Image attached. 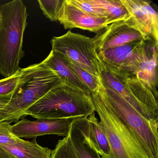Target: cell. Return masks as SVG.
<instances>
[{
  "label": "cell",
  "mask_w": 158,
  "mask_h": 158,
  "mask_svg": "<svg viewBox=\"0 0 158 158\" xmlns=\"http://www.w3.org/2000/svg\"><path fill=\"white\" fill-rule=\"evenodd\" d=\"M26 6L22 0H14L0 6V74L5 77L20 69L25 56L23 37L27 26Z\"/></svg>",
  "instance_id": "obj_1"
},
{
  "label": "cell",
  "mask_w": 158,
  "mask_h": 158,
  "mask_svg": "<svg viewBox=\"0 0 158 158\" xmlns=\"http://www.w3.org/2000/svg\"><path fill=\"white\" fill-rule=\"evenodd\" d=\"M91 96L100 118L99 124L110 148V155L101 158H149L142 143L108 101L102 84Z\"/></svg>",
  "instance_id": "obj_2"
},
{
  "label": "cell",
  "mask_w": 158,
  "mask_h": 158,
  "mask_svg": "<svg viewBox=\"0 0 158 158\" xmlns=\"http://www.w3.org/2000/svg\"><path fill=\"white\" fill-rule=\"evenodd\" d=\"M95 111L91 94L60 83L31 106L25 116L37 119H78Z\"/></svg>",
  "instance_id": "obj_3"
},
{
  "label": "cell",
  "mask_w": 158,
  "mask_h": 158,
  "mask_svg": "<svg viewBox=\"0 0 158 158\" xmlns=\"http://www.w3.org/2000/svg\"><path fill=\"white\" fill-rule=\"evenodd\" d=\"M99 75L102 85L126 101L148 120L158 121V103L152 91L129 72L109 66L99 57Z\"/></svg>",
  "instance_id": "obj_4"
},
{
  "label": "cell",
  "mask_w": 158,
  "mask_h": 158,
  "mask_svg": "<svg viewBox=\"0 0 158 158\" xmlns=\"http://www.w3.org/2000/svg\"><path fill=\"white\" fill-rule=\"evenodd\" d=\"M60 83L56 74L44 65L13 94L10 102L1 112L2 122L11 124L19 121L25 116L26 112L31 106Z\"/></svg>",
  "instance_id": "obj_5"
},
{
  "label": "cell",
  "mask_w": 158,
  "mask_h": 158,
  "mask_svg": "<svg viewBox=\"0 0 158 158\" xmlns=\"http://www.w3.org/2000/svg\"><path fill=\"white\" fill-rule=\"evenodd\" d=\"M102 86L114 110L142 143L149 158H158V121L148 120L116 92Z\"/></svg>",
  "instance_id": "obj_6"
},
{
  "label": "cell",
  "mask_w": 158,
  "mask_h": 158,
  "mask_svg": "<svg viewBox=\"0 0 158 158\" xmlns=\"http://www.w3.org/2000/svg\"><path fill=\"white\" fill-rule=\"evenodd\" d=\"M54 51L83 69L99 75L98 52L92 38L68 31L51 40Z\"/></svg>",
  "instance_id": "obj_7"
},
{
  "label": "cell",
  "mask_w": 158,
  "mask_h": 158,
  "mask_svg": "<svg viewBox=\"0 0 158 158\" xmlns=\"http://www.w3.org/2000/svg\"><path fill=\"white\" fill-rule=\"evenodd\" d=\"M152 40H135L98 52L100 60L111 67L123 69L135 75Z\"/></svg>",
  "instance_id": "obj_8"
},
{
  "label": "cell",
  "mask_w": 158,
  "mask_h": 158,
  "mask_svg": "<svg viewBox=\"0 0 158 158\" xmlns=\"http://www.w3.org/2000/svg\"><path fill=\"white\" fill-rule=\"evenodd\" d=\"M129 17L110 24L97 33L92 40L98 53L135 40H150L135 26Z\"/></svg>",
  "instance_id": "obj_9"
},
{
  "label": "cell",
  "mask_w": 158,
  "mask_h": 158,
  "mask_svg": "<svg viewBox=\"0 0 158 158\" xmlns=\"http://www.w3.org/2000/svg\"><path fill=\"white\" fill-rule=\"evenodd\" d=\"M76 118L23 119L12 126V131L19 138L36 139L45 135H54L64 137L69 135L72 123Z\"/></svg>",
  "instance_id": "obj_10"
},
{
  "label": "cell",
  "mask_w": 158,
  "mask_h": 158,
  "mask_svg": "<svg viewBox=\"0 0 158 158\" xmlns=\"http://www.w3.org/2000/svg\"><path fill=\"white\" fill-rule=\"evenodd\" d=\"M129 14V19L149 40L158 43V15L150 2L121 0Z\"/></svg>",
  "instance_id": "obj_11"
},
{
  "label": "cell",
  "mask_w": 158,
  "mask_h": 158,
  "mask_svg": "<svg viewBox=\"0 0 158 158\" xmlns=\"http://www.w3.org/2000/svg\"><path fill=\"white\" fill-rule=\"evenodd\" d=\"M58 21L64 29L80 28L97 33L108 25L104 17L89 15L64 0L60 10Z\"/></svg>",
  "instance_id": "obj_12"
},
{
  "label": "cell",
  "mask_w": 158,
  "mask_h": 158,
  "mask_svg": "<svg viewBox=\"0 0 158 158\" xmlns=\"http://www.w3.org/2000/svg\"><path fill=\"white\" fill-rule=\"evenodd\" d=\"M69 136L77 158H101L89 137L87 117L76 119L72 123Z\"/></svg>",
  "instance_id": "obj_13"
},
{
  "label": "cell",
  "mask_w": 158,
  "mask_h": 158,
  "mask_svg": "<svg viewBox=\"0 0 158 158\" xmlns=\"http://www.w3.org/2000/svg\"><path fill=\"white\" fill-rule=\"evenodd\" d=\"M44 66L52 70L60 79V83L73 86L87 93L90 91L79 80L67 64L64 57L60 53L51 50L48 56L43 61Z\"/></svg>",
  "instance_id": "obj_14"
},
{
  "label": "cell",
  "mask_w": 158,
  "mask_h": 158,
  "mask_svg": "<svg viewBox=\"0 0 158 158\" xmlns=\"http://www.w3.org/2000/svg\"><path fill=\"white\" fill-rule=\"evenodd\" d=\"M158 44L151 42L147 55L141 63L135 76L150 89L157 99L158 98V77H157V58Z\"/></svg>",
  "instance_id": "obj_15"
},
{
  "label": "cell",
  "mask_w": 158,
  "mask_h": 158,
  "mask_svg": "<svg viewBox=\"0 0 158 158\" xmlns=\"http://www.w3.org/2000/svg\"><path fill=\"white\" fill-rule=\"evenodd\" d=\"M43 67L44 63L42 61L26 68H20L12 76L0 80V96L14 94Z\"/></svg>",
  "instance_id": "obj_16"
},
{
  "label": "cell",
  "mask_w": 158,
  "mask_h": 158,
  "mask_svg": "<svg viewBox=\"0 0 158 158\" xmlns=\"http://www.w3.org/2000/svg\"><path fill=\"white\" fill-rule=\"evenodd\" d=\"M15 158H51L52 150L38 144L36 139L31 141L21 139L16 144L0 146Z\"/></svg>",
  "instance_id": "obj_17"
},
{
  "label": "cell",
  "mask_w": 158,
  "mask_h": 158,
  "mask_svg": "<svg viewBox=\"0 0 158 158\" xmlns=\"http://www.w3.org/2000/svg\"><path fill=\"white\" fill-rule=\"evenodd\" d=\"M87 127L89 137L98 150L101 157L109 156L110 148L107 137L102 130L95 116V112L87 117Z\"/></svg>",
  "instance_id": "obj_18"
},
{
  "label": "cell",
  "mask_w": 158,
  "mask_h": 158,
  "mask_svg": "<svg viewBox=\"0 0 158 158\" xmlns=\"http://www.w3.org/2000/svg\"><path fill=\"white\" fill-rule=\"evenodd\" d=\"M104 10L109 24L126 20L129 16L128 12L121 0H94Z\"/></svg>",
  "instance_id": "obj_19"
},
{
  "label": "cell",
  "mask_w": 158,
  "mask_h": 158,
  "mask_svg": "<svg viewBox=\"0 0 158 158\" xmlns=\"http://www.w3.org/2000/svg\"><path fill=\"white\" fill-rule=\"evenodd\" d=\"M64 58L69 67L75 73L79 80L89 89L91 94L99 89L102 84L99 75L94 74L69 60L65 57Z\"/></svg>",
  "instance_id": "obj_20"
},
{
  "label": "cell",
  "mask_w": 158,
  "mask_h": 158,
  "mask_svg": "<svg viewBox=\"0 0 158 158\" xmlns=\"http://www.w3.org/2000/svg\"><path fill=\"white\" fill-rule=\"evenodd\" d=\"M72 5L84 12L98 17L107 18L106 13L100 6L96 4L94 0H67Z\"/></svg>",
  "instance_id": "obj_21"
},
{
  "label": "cell",
  "mask_w": 158,
  "mask_h": 158,
  "mask_svg": "<svg viewBox=\"0 0 158 158\" xmlns=\"http://www.w3.org/2000/svg\"><path fill=\"white\" fill-rule=\"evenodd\" d=\"M64 0H38L43 14L52 22H57Z\"/></svg>",
  "instance_id": "obj_22"
},
{
  "label": "cell",
  "mask_w": 158,
  "mask_h": 158,
  "mask_svg": "<svg viewBox=\"0 0 158 158\" xmlns=\"http://www.w3.org/2000/svg\"><path fill=\"white\" fill-rule=\"evenodd\" d=\"M51 158H77L69 135L58 141L55 148L52 150Z\"/></svg>",
  "instance_id": "obj_23"
},
{
  "label": "cell",
  "mask_w": 158,
  "mask_h": 158,
  "mask_svg": "<svg viewBox=\"0 0 158 158\" xmlns=\"http://www.w3.org/2000/svg\"><path fill=\"white\" fill-rule=\"evenodd\" d=\"M12 126L6 122H0V146L14 145L22 139L13 133Z\"/></svg>",
  "instance_id": "obj_24"
},
{
  "label": "cell",
  "mask_w": 158,
  "mask_h": 158,
  "mask_svg": "<svg viewBox=\"0 0 158 158\" xmlns=\"http://www.w3.org/2000/svg\"><path fill=\"white\" fill-rule=\"evenodd\" d=\"M13 94L0 96V122H2L1 112L10 102Z\"/></svg>",
  "instance_id": "obj_25"
},
{
  "label": "cell",
  "mask_w": 158,
  "mask_h": 158,
  "mask_svg": "<svg viewBox=\"0 0 158 158\" xmlns=\"http://www.w3.org/2000/svg\"><path fill=\"white\" fill-rule=\"evenodd\" d=\"M0 158H15V157L0 147Z\"/></svg>",
  "instance_id": "obj_26"
}]
</instances>
